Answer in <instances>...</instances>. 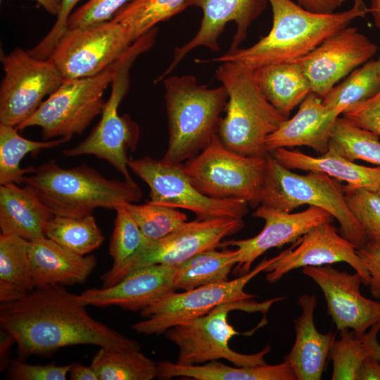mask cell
<instances>
[{
	"label": "cell",
	"instance_id": "obj_31",
	"mask_svg": "<svg viewBox=\"0 0 380 380\" xmlns=\"http://www.w3.org/2000/svg\"><path fill=\"white\" fill-rule=\"evenodd\" d=\"M379 331L380 322L361 334L348 329L340 331V338L336 339L329 354L333 362L332 380H357L359 368L366 359L380 360Z\"/></svg>",
	"mask_w": 380,
	"mask_h": 380
},
{
	"label": "cell",
	"instance_id": "obj_43",
	"mask_svg": "<svg viewBox=\"0 0 380 380\" xmlns=\"http://www.w3.org/2000/svg\"><path fill=\"white\" fill-rule=\"evenodd\" d=\"M81 0H62L57 19L47 34L29 53L39 59H47L68 31L72 11Z\"/></svg>",
	"mask_w": 380,
	"mask_h": 380
},
{
	"label": "cell",
	"instance_id": "obj_17",
	"mask_svg": "<svg viewBox=\"0 0 380 380\" xmlns=\"http://www.w3.org/2000/svg\"><path fill=\"white\" fill-rule=\"evenodd\" d=\"M243 226V219L229 217L186 221L165 237L151 239L130 264L125 276L155 264L177 266L198 253L220 247L225 237L237 233Z\"/></svg>",
	"mask_w": 380,
	"mask_h": 380
},
{
	"label": "cell",
	"instance_id": "obj_27",
	"mask_svg": "<svg viewBox=\"0 0 380 380\" xmlns=\"http://www.w3.org/2000/svg\"><path fill=\"white\" fill-rule=\"evenodd\" d=\"M173 377H188L196 380H296L286 360L274 365L265 363L241 367L228 366L218 360L190 366L168 361L157 363L156 378L170 379Z\"/></svg>",
	"mask_w": 380,
	"mask_h": 380
},
{
	"label": "cell",
	"instance_id": "obj_18",
	"mask_svg": "<svg viewBox=\"0 0 380 380\" xmlns=\"http://www.w3.org/2000/svg\"><path fill=\"white\" fill-rule=\"evenodd\" d=\"M301 272L322 290L327 313L338 331L351 329L361 334L380 322V302L362 295V279L358 272L339 271L331 265L305 267Z\"/></svg>",
	"mask_w": 380,
	"mask_h": 380
},
{
	"label": "cell",
	"instance_id": "obj_48",
	"mask_svg": "<svg viewBox=\"0 0 380 380\" xmlns=\"http://www.w3.org/2000/svg\"><path fill=\"white\" fill-rule=\"evenodd\" d=\"M0 340V367L2 371L9 365L8 355L11 346L14 343H15V341L13 336L4 329L1 331Z\"/></svg>",
	"mask_w": 380,
	"mask_h": 380
},
{
	"label": "cell",
	"instance_id": "obj_42",
	"mask_svg": "<svg viewBox=\"0 0 380 380\" xmlns=\"http://www.w3.org/2000/svg\"><path fill=\"white\" fill-rule=\"evenodd\" d=\"M70 365H31L13 360L8 366L7 379L13 380H65Z\"/></svg>",
	"mask_w": 380,
	"mask_h": 380
},
{
	"label": "cell",
	"instance_id": "obj_9",
	"mask_svg": "<svg viewBox=\"0 0 380 380\" xmlns=\"http://www.w3.org/2000/svg\"><path fill=\"white\" fill-rule=\"evenodd\" d=\"M266 158L238 154L224 146L217 134L199 154L183 165V169L204 195L243 200L255 208L260 205Z\"/></svg>",
	"mask_w": 380,
	"mask_h": 380
},
{
	"label": "cell",
	"instance_id": "obj_47",
	"mask_svg": "<svg viewBox=\"0 0 380 380\" xmlns=\"http://www.w3.org/2000/svg\"><path fill=\"white\" fill-rule=\"evenodd\" d=\"M357 380H380V360L366 359L359 368Z\"/></svg>",
	"mask_w": 380,
	"mask_h": 380
},
{
	"label": "cell",
	"instance_id": "obj_11",
	"mask_svg": "<svg viewBox=\"0 0 380 380\" xmlns=\"http://www.w3.org/2000/svg\"><path fill=\"white\" fill-rule=\"evenodd\" d=\"M128 167L149 187L148 202L194 213L197 219L220 217L243 219L248 204L239 199H215L202 194L192 184L182 163L146 156L129 159Z\"/></svg>",
	"mask_w": 380,
	"mask_h": 380
},
{
	"label": "cell",
	"instance_id": "obj_5",
	"mask_svg": "<svg viewBox=\"0 0 380 380\" xmlns=\"http://www.w3.org/2000/svg\"><path fill=\"white\" fill-rule=\"evenodd\" d=\"M216 78L227 90L226 115L217 135L229 150L244 156L266 158L265 141L287 118L266 99L251 70L234 62H224Z\"/></svg>",
	"mask_w": 380,
	"mask_h": 380
},
{
	"label": "cell",
	"instance_id": "obj_20",
	"mask_svg": "<svg viewBox=\"0 0 380 380\" xmlns=\"http://www.w3.org/2000/svg\"><path fill=\"white\" fill-rule=\"evenodd\" d=\"M253 215L265 220L258 234L246 239L222 241L220 245L237 248L239 257L234 272L241 275L250 272L254 261L267 251L294 242L312 227L334 218L327 210L316 206L298 213H286L262 204Z\"/></svg>",
	"mask_w": 380,
	"mask_h": 380
},
{
	"label": "cell",
	"instance_id": "obj_34",
	"mask_svg": "<svg viewBox=\"0 0 380 380\" xmlns=\"http://www.w3.org/2000/svg\"><path fill=\"white\" fill-rule=\"evenodd\" d=\"M99 380H151L157 363L140 349L101 347L91 362Z\"/></svg>",
	"mask_w": 380,
	"mask_h": 380
},
{
	"label": "cell",
	"instance_id": "obj_25",
	"mask_svg": "<svg viewBox=\"0 0 380 380\" xmlns=\"http://www.w3.org/2000/svg\"><path fill=\"white\" fill-rule=\"evenodd\" d=\"M54 215L27 186L0 185V229L2 234L31 241L46 237V228Z\"/></svg>",
	"mask_w": 380,
	"mask_h": 380
},
{
	"label": "cell",
	"instance_id": "obj_35",
	"mask_svg": "<svg viewBox=\"0 0 380 380\" xmlns=\"http://www.w3.org/2000/svg\"><path fill=\"white\" fill-rule=\"evenodd\" d=\"M46 237L80 255L99 248L105 239L92 214L53 215L46 225Z\"/></svg>",
	"mask_w": 380,
	"mask_h": 380
},
{
	"label": "cell",
	"instance_id": "obj_10",
	"mask_svg": "<svg viewBox=\"0 0 380 380\" xmlns=\"http://www.w3.org/2000/svg\"><path fill=\"white\" fill-rule=\"evenodd\" d=\"M113 75L112 65L91 77L63 80L37 110L15 128L40 127L44 140L64 138L69 141L74 135L81 134L101 115L106 103L103 94L111 84Z\"/></svg>",
	"mask_w": 380,
	"mask_h": 380
},
{
	"label": "cell",
	"instance_id": "obj_37",
	"mask_svg": "<svg viewBox=\"0 0 380 380\" xmlns=\"http://www.w3.org/2000/svg\"><path fill=\"white\" fill-rule=\"evenodd\" d=\"M349 160L380 166V138L346 118L338 117L331 129L328 151Z\"/></svg>",
	"mask_w": 380,
	"mask_h": 380
},
{
	"label": "cell",
	"instance_id": "obj_33",
	"mask_svg": "<svg viewBox=\"0 0 380 380\" xmlns=\"http://www.w3.org/2000/svg\"><path fill=\"white\" fill-rule=\"evenodd\" d=\"M68 141L64 138L30 140L19 134L15 127L0 123V185L23 183L25 177L35 171L34 166H20L26 155H37L43 149L58 146Z\"/></svg>",
	"mask_w": 380,
	"mask_h": 380
},
{
	"label": "cell",
	"instance_id": "obj_12",
	"mask_svg": "<svg viewBox=\"0 0 380 380\" xmlns=\"http://www.w3.org/2000/svg\"><path fill=\"white\" fill-rule=\"evenodd\" d=\"M273 260L274 257L264 258L250 272L231 281L166 294L140 311L144 319L136 322L132 328L146 335L160 334L172 327L200 317L224 303L253 299L255 296L245 292V286Z\"/></svg>",
	"mask_w": 380,
	"mask_h": 380
},
{
	"label": "cell",
	"instance_id": "obj_21",
	"mask_svg": "<svg viewBox=\"0 0 380 380\" xmlns=\"http://www.w3.org/2000/svg\"><path fill=\"white\" fill-rule=\"evenodd\" d=\"M176 266L155 264L137 269L116 284L90 289L79 295L86 306H118L141 311L163 296L176 291Z\"/></svg>",
	"mask_w": 380,
	"mask_h": 380
},
{
	"label": "cell",
	"instance_id": "obj_4",
	"mask_svg": "<svg viewBox=\"0 0 380 380\" xmlns=\"http://www.w3.org/2000/svg\"><path fill=\"white\" fill-rule=\"evenodd\" d=\"M163 81L169 141L163 159L181 163L196 156L217 134L228 96L221 85L210 88L192 75Z\"/></svg>",
	"mask_w": 380,
	"mask_h": 380
},
{
	"label": "cell",
	"instance_id": "obj_3",
	"mask_svg": "<svg viewBox=\"0 0 380 380\" xmlns=\"http://www.w3.org/2000/svg\"><path fill=\"white\" fill-rule=\"evenodd\" d=\"M23 184L54 215L81 217L99 208L115 210L142 198L135 182L108 179L87 165L63 167L55 160L36 167Z\"/></svg>",
	"mask_w": 380,
	"mask_h": 380
},
{
	"label": "cell",
	"instance_id": "obj_22",
	"mask_svg": "<svg viewBox=\"0 0 380 380\" xmlns=\"http://www.w3.org/2000/svg\"><path fill=\"white\" fill-rule=\"evenodd\" d=\"M344 111L343 108L326 106L322 98L310 92L299 105L297 113L267 137V151L270 153L281 148L307 146L320 155L326 153L331 129Z\"/></svg>",
	"mask_w": 380,
	"mask_h": 380
},
{
	"label": "cell",
	"instance_id": "obj_39",
	"mask_svg": "<svg viewBox=\"0 0 380 380\" xmlns=\"http://www.w3.org/2000/svg\"><path fill=\"white\" fill-rule=\"evenodd\" d=\"M136 222L143 234L153 240L171 234L187 221L185 213L161 205L147 201L144 204H122Z\"/></svg>",
	"mask_w": 380,
	"mask_h": 380
},
{
	"label": "cell",
	"instance_id": "obj_53",
	"mask_svg": "<svg viewBox=\"0 0 380 380\" xmlns=\"http://www.w3.org/2000/svg\"><path fill=\"white\" fill-rule=\"evenodd\" d=\"M377 191L380 194V187H379V189H378Z\"/></svg>",
	"mask_w": 380,
	"mask_h": 380
},
{
	"label": "cell",
	"instance_id": "obj_51",
	"mask_svg": "<svg viewBox=\"0 0 380 380\" xmlns=\"http://www.w3.org/2000/svg\"><path fill=\"white\" fill-rule=\"evenodd\" d=\"M369 13L372 14L374 24L380 32V0H372Z\"/></svg>",
	"mask_w": 380,
	"mask_h": 380
},
{
	"label": "cell",
	"instance_id": "obj_32",
	"mask_svg": "<svg viewBox=\"0 0 380 380\" xmlns=\"http://www.w3.org/2000/svg\"><path fill=\"white\" fill-rule=\"evenodd\" d=\"M235 250L202 251L176 266L175 287L183 291L204 285L228 281V276L237 263Z\"/></svg>",
	"mask_w": 380,
	"mask_h": 380
},
{
	"label": "cell",
	"instance_id": "obj_52",
	"mask_svg": "<svg viewBox=\"0 0 380 380\" xmlns=\"http://www.w3.org/2000/svg\"><path fill=\"white\" fill-rule=\"evenodd\" d=\"M376 66H377V70L380 77V57L378 60H376Z\"/></svg>",
	"mask_w": 380,
	"mask_h": 380
},
{
	"label": "cell",
	"instance_id": "obj_36",
	"mask_svg": "<svg viewBox=\"0 0 380 380\" xmlns=\"http://www.w3.org/2000/svg\"><path fill=\"white\" fill-rule=\"evenodd\" d=\"M188 0H131L114 20L122 25L134 42L163 21L186 9Z\"/></svg>",
	"mask_w": 380,
	"mask_h": 380
},
{
	"label": "cell",
	"instance_id": "obj_38",
	"mask_svg": "<svg viewBox=\"0 0 380 380\" xmlns=\"http://www.w3.org/2000/svg\"><path fill=\"white\" fill-rule=\"evenodd\" d=\"M379 91L376 60H369L336 84L322 98V103L329 108H343L346 110L367 101Z\"/></svg>",
	"mask_w": 380,
	"mask_h": 380
},
{
	"label": "cell",
	"instance_id": "obj_28",
	"mask_svg": "<svg viewBox=\"0 0 380 380\" xmlns=\"http://www.w3.org/2000/svg\"><path fill=\"white\" fill-rule=\"evenodd\" d=\"M252 71L266 99L287 118L291 110L312 92L297 61L264 65Z\"/></svg>",
	"mask_w": 380,
	"mask_h": 380
},
{
	"label": "cell",
	"instance_id": "obj_41",
	"mask_svg": "<svg viewBox=\"0 0 380 380\" xmlns=\"http://www.w3.org/2000/svg\"><path fill=\"white\" fill-rule=\"evenodd\" d=\"M130 1L88 0L71 14L68 27L74 28L110 20Z\"/></svg>",
	"mask_w": 380,
	"mask_h": 380
},
{
	"label": "cell",
	"instance_id": "obj_49",
	"mask_svg": "<svg viewBox=\"0 0 380 380\" xmlns=\"http://www.w3.org/2000/svg\"><path fill=\"white\" fill-rule=\"evenodd\" d=\"M68 374L72 380H99L96 372L91 365L85 366L78 362L70 365Z\"/></svg>",
	"mask_w": 380,
	"mask_h": 380
},
{
	"label": "cell",
	"instance_id": "obj_30",
	"mask_svg": "<svg viewBox=\"0 0 380 380\" xmlns=\"http://www.w3.org/2000/svg\"><path fill=\"white\" fill-rule=\"evenodd\" d=\"M115 210L114 228L109 244L113 265L101 277L103 287L120 281L130 264L151 240L143 234L122 205H118Z\"/></svg>",
	"mask_w": 380,
	"mask_h": 380
},
{
	"label": "cell",
	"instance_id": "obj_13",
	"mask_svg": "<svg viewBox=\"0 0 380 380\" xmlns=\"http://www.w3.org/2000/svg\"><path fill=\"white\" fill-rule=\"evenodd\" d=\"M133 42L127 29L111 19L69 28L49 59L63 80L88 77L115 64Z\"/></svg>",
	"mask_w": 380,
	"mask_h": 380
},
{
	"label": "cell",
	"instance_id": "obj_15",
	"mask_svg": "<svg viewBox=\"0 0 380 380\" xmlns=\"http://www.w3.org/2000/svg\"><path fill=\"white\" fill-rule=\"evenodd\" d=\"M377 49L367 36L348 25L295 61L307 76L312 91L323 98L343 78L371 60Z\"/></svg>",
	"mask_w": 380,
	"mask_h": 380
},
{
	"label": "cell",
	"instance_id": "obj_2",
	"mask_svg": "<svg viewBox=\"0 0 380 380\" xmlns=\"http://www.w3.org/2000/svg\"><path fill=\"white\" fill-rule=\"evenodd\" d=\"M272 8L269 33L248 48L228 50L218 57L198 62H234L253 70L260 67L297 61L326 39L369 13L363 0H353L349 9L332 13L308 11L292 0H267Z\"/></svg>",
	"mask_w": 380,
	"mask_h": 380
},
{
	"label": "cell",
	"instance_id": "obj_45",
	"mask_svg": "<svg viewBox=\"0 0 380 380\" xmlns=\"http://www.w3.org/2000/svg\"><path fill=\"white\" fill-rule=\"evenodd\" d=\"M357 253L369 274L368 286L371 295L380 299V242L369 240L363 247L357 249Z\"/></svg>",
	"mask_w": 380,
	"mask_h": 380
},
{
	"label": "cell",
	"instance_id": "obj_44",
	"mask_svg": "<svg viewBox=\"0 0 380 380\" xmlns=\"http://www.w3.org/2000/svg\"><path fill=\"white\" fill-rule=\"evenodd\" d=\"M343 117L380 138V91L367 101L343 112Z\"/></svg>",
	"mask_w": 380,
	"mask_h": 380
},
{
	"label": "cell",
	"instance_id": "obj_40",
	"mask_svg": "<svg viewBox=\"0 0 380 380\" xmlns=\"http://www.w3.org/2000/svg\"><path fill=\"white\" fill-rule=\"evenodd\" d=\"M350 210L361 224L369 240L380 242V194L365 188L343 185Z\"/></svg>",
	"mask_w": 380,
	"mask_h": 380
},
{
	"label": "cell",
	"instance_id": "obj_14",
	"mask_svg": "<svg viewBox=\"0 0 380 380\" xmlns=\"http://www.w3.org/2000/svg\"><path fill=\"white\" fill-rule=\"evenodd\" d=\"M4 76L0 85V123L17 127L55 91L63 78L47 59L17 48L1 58Z\"/></svg>",
	"mask_w": 380,
	"mask_h": 380
},
{
	"label": "cell",
	"instance_id": "obj_8",
	"mask_svg": "<svg viewBox=\"0 0 380 380\" xmlns=\"http://www.w3.org/2000/svg\"><path fill=\"white\" fill-rule=\"evenodd\" d=\"M282 298L224 303L200 317L170 328L165 336L179 348L176 363L190 366L224 359L239 367L265 364V357L272 349L269 344L253 354L239 353L229 347L230 339L239 333L228 322V315L233 310L265 314L274 302Z\"/></svg>",
	"mask_w": 380,
	"mask_h": 380
},
{
	"label": "cell",
	"instance_id": "obj_7",
	"mask_svg": "<svg viewBox=\"0 0 380 380\" xmlns=\"http://www.w3.org/2000/svg\"><path fill=\"white\" fill-rule=\"evenodd\" d=\"M155 40L153 33L145 34L134 41L113 65L110 94L105 103L99 122L83 141L63 150L65 156H94L107 161L126 181L134 182L129 171L127 152L136 148L139 129L127 115H120L118 108L129 88V70L132 64L139 56L153 46Z\"/></svg>",
	"mask_w": 380,
	"mask_h": 380
},
{
	"label": "cell",
	"instance_id": "obj_19",
	"mask_svg": "<svg viewBox=\"0 0 380 380\" xmlns=\"http://www.w3.org/2000/svg\"><path fill=\"white\" fill-rule=\"evenodd\" d=\"M267 4V0H188V7L202 10L200 27L189 42L175 49L172 62L156 81L168 76L189 53L199 46L219 51L220 37L229 22L236 24V31L229 50L239 48L247 37L250 26Z\"/></svg>",
	"mask_w": 380,
	"mask_h": 380
},
{
	"label": "cell",
	"instance_id": "obj_24",
	"mask_svg": "<svg viewBox=\"0 0 380 380\" xmlns=\"http://www.w3.org/2000/svg\"><path fill=\"white\" fill-rule=\"evenodd\" d=\"M28 253L35 288L82 284L96 265L94 255H80L47 237L29 241Z\"/></svg>",
	"mask_w": 380,
	"mask_h": 380
},
{
	"label": "cell",
	"instance_id": "obj_23",
	"mask_svg": "<svg viewBox=\"0 0 380 380\" xmlns=\"http://www.w3.org/2000/svg\"><path fill=\"white\" fill-rule=\"evenodd\" d=\"M298 304L301 313L293 322L296 338L284 360L289 363L296 380H319L336 339V334H322L317 329L314 313L317 300L315 295L302 294Z\"/></svg>",
	"mask_w": 380,
	"mask_h": 380
},
{
	"label": "cell",
	"instance_id": "obj_26",
	"mask_svg": "<svg viewBox=\"0 0 380 380\" xmlns=\"http://www.w3.org/2000/svg\"><path fill=\"white\" fill-rule=\"evenodd\" d=\"M270 154L289 170L322 172L355 188L377 191L380 187V166L361 165L329 152L315 157L298 151L281 148Z\"/></svg>",
	"mask_w": 380,
	"mask_h": 380
},
{
	"label": "cell",
	"instance_id": "obj_6",
	"mask_svg": "<svg viewBox=\"0 0 380 380\" xmlns=\"http://www.w3.org/2000/svg\"><path fill=\"white\" fill-rule=\"evenodd\" d=\"M266 160L260 204L286 213L303 205L323 208L337 220L340 234L357 249L368 242L364 229L347 205L339 181L319 172L297 174L270 154Z\"/></svg>",
	"mask_w": 380,
	"mask_h": 380
},
{
	"label": "cell",
	"instance_id": "obj_29",
	"mask_svg": "<svg viewBox=\"0 0 380 380\" xmlns=\"http://www.w3.org/2000/svg\"><path fill=\"white\" fill-rule=\"evenodd\" d=\"M28 245L21 237L0 235L1 303L19 300L35 288Z\"/></svg>",
	"mask_w": 380,
	"mask_h": 380
},
{
	"label": "cell",
	"instance_id": "obj_46",
	"mask_svg": "<svg viewBox=\"0 0 380 380\" xmlns=\"http://www.w3.org/2000/svg\"><path fill=\"white\" fill-rule=\"evenodd\" d=\"M300 6L312 12L317 13H332L339 8L346 0H296Z\"/></svg>",
	"mask_w": 380,
	"mask_h": 380
},
{
	"label": "cell",
	"instance_id": "obj_16",
	"mask_svg": "<svg viewBox=\"0 0 380 380\" xmlns=\"http://www.w3.org/2000/svg\"><path fill=\"white\" fill-rule=\"evenodd\" d=\"M344 262L358 272L368 286L369 274L357 253L356 246L342 236L331 222L318 224L296 240L293 245L274 257L265 270L266 280L275 283L289 272L300 267H318Z\"/></svg>",
	"mask_w": 380,
	"mask_h": 380
},
{
	"label": "cell",
	"instance_id": "obj_50",
	"mask_svg": "<svg viewBox=\"0 0 380 380\" xmlns=\"http://www.w3.org/2000/svg\"><path fill=\"white\" fill-rule=\"evenodd\" d=\"M36 1L44 9L51 15H57L61 6L62 0H32Z\"/></svg>",
	"mask_w": 380,
	"mask_h": 380
},
{
	"label": "cell",
	"instance_id": "obj_1",
	"mask_svg": "<svg viewBox=\"0 0 380 380\" xmlns=\"http://www.w3.org/2000/svg\"><path fill=\"white\" fill-rule=\"evenodd\" d=\"M85 308L79 295L59 285L37 288L1 304L0 326L13 336L23 359L75 345L140 349L137 341L94 319Z\"/></svg>",
	"mask_w": 380,
	"mask_h": 380
}]
</instances>
